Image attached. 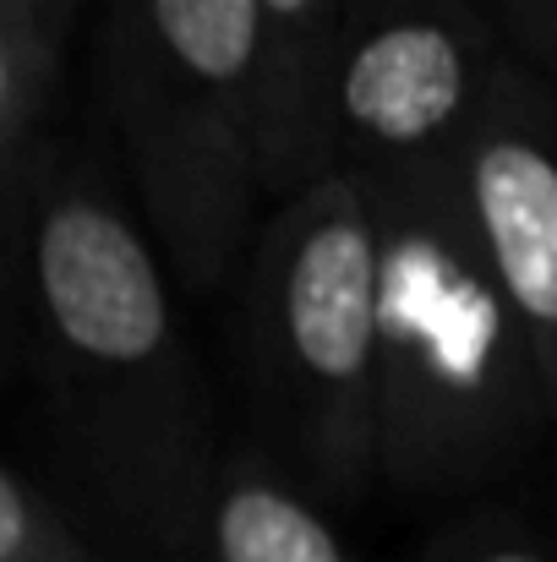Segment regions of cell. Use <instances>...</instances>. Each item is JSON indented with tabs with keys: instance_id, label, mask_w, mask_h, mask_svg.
I'll return each mask as SVG.
<instances>
[{
	"instance_id": "obj_6",
	"label": "cell",
	"mask_w": 557,
	"mask_h": 562,
	"mask_svg": "<svg viewBox=\"0 0 557 562\" xmlns=\"http://www.w3.org/2000/svg\"><path fill=\"white\" fill-rule=\"evenodd\" d=\"M459 187L481 251L542 356L557 415V88L520 60L503 66L459 154Z\"/></svg>"
},
{
	"instance_id": "obj_2",
	"label": "cell",
	"mask_w": 557,
	"mask_h": 562,
	"mask_svg": "<svg viewBox=\"0 0 557 562\" xmlns=\"http://www.w3.org/2000/svg\"><path fill=\"white\" fill-rule=\"evenodd\" d=\"M382 235L377 481L399 497H465L557 431L542 356L509 306L454 170L361 181Z\"/></svg>"
},
{
	"instance_id": "obj_13",
	"label": "cell",
	"mask_w": 557,
	"mask_h": 562,
	"mask_svg": "<svg viewBox=\"0 0 557 562\" xmlns=\"http://www.w3.org/2000/svg\"><path fill=\"white\" fill-rule=\"evenodd\" d=\"M66 5H77V11H82V0H66Z\"/></svg>"
},
{
	"instance_id": "obj_10",
	"label": "cell",
	"mask_w": 557,
	"mask_h": 562,
	"mask_svg": "<svg viewBox=\"0 0 557 562\" xmlns=\"http://www.w3.org/2000/svg\"><path fill=\"white\" fill-rule=\"evenodd\" d=\"M0 562H132L99 541L55 481L22 459L0 470Z\"/></svg>"
},
{
	"instance_id": "obj_3",
	"label": "cell",
	"mask_w": 557,
	"mask_h": 562,
	"mask_svg": "<svg viewBox=\"0 0 557 562\" xmlns=\"http://www.w3.org/2000/svg\"><path fill=\"white\" fill-rule=\"evenodd\" d=\"M382 235L356 176L279 196L235 273V367L252 453L323 508L377 481Z\"/></svg>"
},
{
	"instance_id": "obj_4",
	"label": "cell",
	"mask_w": 557,
	"mask_h": 562,
	"mask_svg": "<svg viewBox=\"0 0 557 562\" xmlns=\"http://www.w3.org/2000/svg\"><path fill=\"white\" fill-rule=\"evenodd\" d=\"M99 110L176 284H230L274 202L257 0H104Z\"/></svg>"
},
{
	"instance_id": "obj_1",
	"label": "cell",
	"mask_w": 557,
	"mask_h": 562,
	"mask_svg": "<svg viewBox=\"0 0 557 562\" xmlns=\"http://www.w3.org/2000/svg\"><path fill=\"white\" fill-rule=\"evenodd\" d=\"M11 350L33 376L44 475L132 562H181L224 470L176 273L104 165L49 143L5 202Z\"/></svg>"
},
{
	"instance_id": "obj_5",
	"label": "cell",
	"mask_w": 557,
	"mask_h": 562,
	"mask_svg": "<svg viewBox=\"0 0 557 562\" xmlns=\"http://www.w3.org/2000/svg\"><path fill=\"white\" fill-rule=\"evenodd\" d=\"M509 60L481 0H345L328 71V176L454 170Z\"/></svg>"
},
{
	"instance_id": "obj_9",
	"label": "cell",
	"mask_w": 557,
	"mask_h": 562,
	"mask_svg": "<svg viewBox=\"0 0 557 562\" xmlns=\"http://www.w3.org/2000/svg\"><path fill=\"white\" fill-rule=\"evenodd\" d=\"M77 5L66 0H0V187L16 202L33 165L49 154V115L66 77V44Z\"/></svg>"
},
{
	"instance_id": "obj_11",
	"label": "cell",
	"mask_w": 557,
	"mask_h": 562,
	"mask_svg": "<svg viewBox=\"0 0 557 562\" xmlns=\"http://www.w3.org/2000/svg\"><path fill=\"white\" fill-rule=\"evenodd\" d=\"M421 562H557V547L514 514H470L443 530Z\"/></svg>"
},
{
	"instance_id": "obj_7",
	"label": "cell",
	"mask_w": 557,
	"mask_h": 562,
	"mask_svg": "<svg viewBox=\"0 0 557 562\" xmlns=\"http://www.w3.org/2000/svg\"><path fill=\"white\" fill-rule=\"evenodd\" d=\"M345 0H257L268 196L328 176V71Z\"/></svg>"
},
{
	"instance_id": "obj_12",
	"label": "cell",
	"mask_w": 557,
	"mask_h": 562,
	"mask_svg": "<svg viewBox=\"0 0 557 562\" xmlns=\"http://www.w3.org/2000/svg\"><path fill=\"white\" fill-rule=\"evenodd\" d=\"M481 5L498 22L509 55L531 77L557 88V0H481Z\"/></svg>"
},
{
	"instance_id": "obj_8",
	"label": "cell",
	"mask_w": 557,
	"mask_h": 562,
	"mask_svg": "<svg viewBox=\"0 0 557 562\" xmlns=\"http://www.w3.org/2000/svg\"><path fill=\"white\" fill-rule=\"evenodd\" d=\"M181 562H361L318 497L290 486L252 448L230 453Z\"/></svg>"
}]
</instances>
